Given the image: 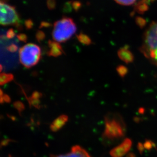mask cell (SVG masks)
Wrapping results in <instances>:
<instances>
[{
  "mask_svg": "<svg viewBox=\"0 0 157 157\" xmlns=\"http://www.w3.org/2000/svg\"><path fill=\"white\" fill-rule=\"evenodd\" d=\"M117 72L121 76H124L126 74V68L123 66H120L117 69Z\"/></svg>",
  "mask_w": 157,
  "mask_h": 157,
  "instance_id": "obj_27",
  "label": "cell"
},
{
  "mask_svg": "<svg viewBox=\"0 0 157 157\" xmlns=\"http://www.w3.org/2000/svg\"><path fill=\"white\" fill-rule=\"evenodd\" d=\"M36 38L37 39V41L40 43L41 42L44 40L45 38V34L43 31L41 30H38L36 34Z\"/></svg>",
  "mask_w": 157,
  "mask_h": 157,
  "instance_id": "obj_18",
  "label": "cell"
},
{
  "mask_svg": "<svg viewBox=\"0 0 157 157\" xmlns=\"http://www.w3.org/2000/svg\"><path fill=\"white\" fill-rule=\"evenodd\" d=\"M117 54L119 58L126 63H130L133 61V55L127 46L121 48Z\"/></svg>",
  "mask_w": 157,
  "mask_h": 157,
  "instance_id": "obj_10",
  "label": "cell"
},
{
  "mask_svg": "<svg viewBox=\"0 0 157 157\" xmlns=\"http://www.w3.org/2000/svg\"><path fill=\"white\" fill-rule=\"evenodd\" d=\"M41 56V48L34 43L27 44L19 49V61L27 68H30L37 65Z\"/></svg>",
  "mask_w": 157,
  "mask_h": 157,
  "instance_id": "obj_4",
  "label": "cell"
},
{
  "mask_svg": "<svg viewBox=\"0 0 157 157\" xmlns=\"http://www.w3.org/2000/svg\"><path fill=\"white\" fill-rule=\"evenodd\" d=\"M105 129L103 139L106 142H116L124 136L126 124L120 114L117 113H109L104 117Z\"/></svg>",
  "mask_w": 157,
  "mask_h": 157,
  "instance_id": "obj_1",
  "label": "cell"
},
{
  "mask_svg": "<svg viewBox=\"0 0 157 157\" xmlns=\"http://www.w3.org/2000/svg\"><path fill=\"white\" fill-rule=\"evenodd\" d=\"M15 142V141L13 140H11V139H4V140H3L1 141V144H0L1 147L2 148V147H6L10 142Z\"/></svg>",
  "mask_w": 157,
  "mask_h": 157,
  "instance_id": "obj_22",
  "label": "cell"
},
{
  "mask_svg": "<svg viewBox=\"0 0 157 157\" xmlns=\"http://www.w3.org/2000/svg\"><path fill=\"white\" fill-rule=\"evenodd\" d=\"M47 5L49 10H53L56 8V3L55 0H48L47 1Z\"/></svg>",
  "mask_w": 157,
  "mask_h": 157,
  "instance_id": "obj_20",
  "label": "cell"
},
{
  "mask_svg": "<svg viewBox=\"0 0 157 157\" xmlns=\"http://www.w3.org/2000/svg\"><path fill=\"white\" fill-rule=\"evenodd\" d=\"M14 76L11 73H1L0 75V85H3L8 83L13 80Z\"/></svg>",
  "mask_w": 157,
  "mask_h": 157,
  "instance_id": "obj_11",
  "label": "cell"
},
{
  "mask_svg": "<svg viewBox=\"0 0 157 157\" xmlns=\"http://www.w3.org/2000/svg\"><path fill=\"white\" fill-rule=\"evenodd\" d=\"M27 99L28 100L29 103L30 105H32L33 106L35 107L37 109H40L41 108V101L40 99H35L32 98L31 97H30L29 98H27Z\"/></svg>",
  "mask_w": 157,
  "mask_h": 157,
  "instance_id": "obj_13",
  "label": "cell"
},
{
  "mask_svg": "<svg viewBox=\"0 0 157 157\" xmlns=\"http://www.w3.org/2000/svg\"><path fill=\"white\" fill-rule=\"evenodd\" d=\"M7 51L10 52H15L17 51L18 47L15 44H11L6 48Z\"/></svg>",
  "mask_w": 157,
  "mask_h": 157,
  "instance_id": "obj_21",
  "label": "cell"
},
{
  "mask_svg": "<svg viewBox=\"0 0 157 157\" xmlns=\"http://www.w3.org/2000/svg\"><path fill=\"white\" fill-rule=\"evenodd\" d=\"M52 25L49 22H46V21H42V22L40 24V27L39 28H48V27H51Z\"/></svg>",
  "mask_w": 157,
  "mask_h": 157,
  "instance_id": "obj_28",
  "label": "cell"
},
{
  "mask_svg": "<svg viewBox=\"0 0 157 157\" xmlns=\"http://www.w3.org/2000/svg\"><path fill=\"white\" fill-rule=\"evenodd\" d=\"M137 148H138V151H139L140 154L143 153L144 149L143 144H142V143H141V142H139V143H138V145H137Z\"/></svg>",
  "mask_w": 157,
  "mask_h": 157,
  "instance_id": "obj_29",
  "label": "cell"
},
{
  "mask_svg": "<svg viewBox=\"0 0 157 157\" xmlns=\"http://www.w3.org/2000/svg\"><path fill=\"white\" fill-rule=\"evenodd\" d=\"M68 121V117L62 114L53 121L50 126V129L52 132H57L66 124Z\"/></svg>",
  "mask_w": 157,
  "mask_h": 157,
  "instance_id": "obj_9",
  "label": "cell"
},
{
  "mask_svg": "<svg viewBox=\"0 0 157 157\" xmlns=\"http://www.w3.org/2000/svg\"><path fill=\"white\" fill-rule=\"evenodd\" d=\"M32 98L35 99H40V98L42 97V94L38 91H35L33 92L31 95Z\"/></svg>",
  "mask_w": 157,
  "mask_h": 157,
  "instance_id": "obj_26",
  "label": "cell"
},
{
  "mask_svg": "<svg viewBox=\"0 0 157 157\" xmlns=\"http://www.w3.org/2000/svg\"><path fill=\"white\" fill-rule=\"evenodd\" d=\"M77 38L82 44L90 45L92 44V40L90 38L83 33H80L79 34L77 35Z\"/></svg>",
  "mask_w": 157,
  "mask_h": 157,
  "instance_id": "obj_12",
  "label": "cell"
},
{
  "mask_svg": "<svg viewBox=\"0 0 157 157\" xmlns=\"http://www.w3.org/2000/svg\"><path fill=\"white\" fill-rule=\"evenodd\" d=\"M15 36V32L13 29H10L6 33V37L8 39L13 38Z\"/></svg>",
  "mask_w": 157,
  "mask_h": 157,
  "instance_id": "obj_24",
  "label": "cell"
},
{
  "mask_svg": "<svg viewBox=\"0 0 157 157\" xmlns=\"http://www.w3.org/2000/svg\"><path fill=\"white\" fill-rule=\"evenodd\" d=\"M141 49L147 58L157 65V22H153L147 29Z\"/></svg>",
  "mask_w": 157,
  "mask_h": 157,
  "instance_id": "obj_3",
  "label": "cell"
},
{
  "mask_svg": "<svg viewBox=\"0 0 157 157\" xmlns=\"http://www.w3.org/2000/svg\"><path fill=\"white\" fill-rule=\"evenodd\" d=\"M0 91H1V93H0V95H1V96H1V97H0V103L1 104H3L4 102L7 103H10L11 101L10 97L7 94H4L3 90L2 89L0 90Z\"/></svg>",
  "mask_w": 157,
  "mask_h": 157,
  "instance_id": "obj_15",
  "label": "cell"
},
{
  "mask_svg": "<svg viewBox=\"0 0 157 157\" xmlns=\"http://www.w3.org/2000/svg\"><path fill=\"white\" fill-rule=\"evenodd\" d=\"M136 157V155H135L134 153H129L127 155V157Z\"/></svg>",
  "mask_w": 157,
  "mask_h": 157,
  "instance_id": "obj_30",
  "label": "cell"
},
{
  "mask_svg": "<svg viewBox=\"0 0 157 157\" xmlns=\"http://www.w3.org/2000/svg\"><path fill=\"white\" fill-rule=\"evenodd\" d=\"M13 106L17 110L20 115L25 109V105L23 104V103L21 102V101H17L14 102L13 103Z\"/></svg>",
  "mask_w": 157,
  "mask_h": 157,
  "instance_id": "obj_14",
  "label": "cell"
},
{
  "mask_svg": "<svg viewBox=\"0 0 157 157\" xmlns=\"http://www.w3.org/2000/svg\"><path fill=\"white\" fill-rule=\"evenodd\" d=\"M132 145V141L130 138H126L123 142L115 147L110 151L112 157H123L129 152Z\"/></svg>",
  "mask_w": 157,
  "mask_h": 157,
  "instance_id": "obj_6",
  "label": "cell"
},
{
  "mask_svg": "<svg viewBox=\"0 0 157 157\" xmlns=\"http://www.w3.org/2000/svg\"><path fill=\"white\" fill-rule=\"evenodd\" d=\"M73 9L75 11H78L82 7V3L79 1H74L72 3Z\"/></svg>",
  "mask_w": 157,
  "mask_h": 157,
  "instance_id": "obj_19",
  "label": "cell"
},
{
  "mask_svg": "<svg viewBox=\"0 0 157 157\" xmlns=\"http://www.w3.org/2000/svg\"><path fill=\"white\" fill-rule=\"evenodd\" d=\"M48 44L49 48V51L48 52V56L58 57L64 53L62 47L58 42L49 40L48 41Z\"/></svg>",
  "mask_w": 157,
  "mask_h": 157,
  "instance_id": "obj_8",
  "label": "cell"
},
{
  "mask_svg": "<svg viewBox=\"0 0 157 157\" xmlns=\"http://www.w3.org/2000/svg\"><path fill=\"white\" fill-rule=\"evenodd\" d=\"M50 157H91L86 150L79 145L72 147L71 152L65 155H51Z\"/></svg>",
  "mask_w": 157,
  "mask_h": 157,
  "instance_id": "obj_7",
  "label": "cell"
},
{
  "mask_svg": "<svg viewBox=\"0 0 157 157\" xmlns=\"http://www.w3.org/2000/svg\"><path fill=\"white\" fill-rule=\"evenodd\" d=\"M25 25L27 30H30L33 27V21L31 19H27L25 21Z\"/></svg>",
  "mask_w": 157,
  "mask_h": 157,
  "instance_id": "obj_23",
  "label": "cell"
},
{
  "mask_svg": "<svg viewBox=\"0 0 157 157\" xmlns=\"http://www.w3.org/2000/svg\"><path fill=\"white\" fill-rule=\"evenodd\" d=\"M77 30L76 25L71 18L63 17L53 25L52 36L55 41L65 42L69 40Z\"/></svg>",
  "mask_w": 157,
  "mask_h": 157,
  "instance_id": "obj_2",
  "label": "cell"
},
{
  "mask_svg": "<svg viewBox=\"0 0 157 157\" xmlns=\"http://www.w3.org/2000/svg\"><path fill=\"white\" fill-rule=\"evenodd\" d=\"M0 13V23L1 25H14L18 30H22L21 19L15 7L1 2Z\"/></svg>",
  "mask_w": 157,
  "mask_h": 157,
  "instance_id": "obj_5",
  "label": "cell"
},
{
  "mask_svg": "<svg viewBox=\"0 0 157 157\" xmlns=\"http://www.w3.org/2000/svg\"><path fill=\"white\" fill-rule=\"evenodd\" d=\"M119 4L122 5L124 6H129L133 4L136 0H114Z\"/></svg>",
  "mask_w": 157,
  "mask_h": 157,
  "instance_id": "obj_17",
  "label": "cell"
},
{
  "mask_svg": "<svg viewBox=\"0 0 157 157\" xmlns=\"http://www.w3.org/2000/svg\"><path fill=\"white\" fill-rule=\"evenodd\" d=\"M144 149L147 150H151L153 148H156V145L154 142L150 140H146L143 144Z\"/></svg>",
  "mask_w": 157,
  "mask_h": 157,
  "instance_id": "obj_16",
  "label": "cell"
},
{
  "mask_svg": "<svg viewBox=\"0 0 157 157\" xmlns=\"http://www.w3.org/2000/svg\"><path fill=\"white\" fill-rule=\"evenodd\" d=\"M17 38L18 39L21 41L26 42L28 40V37L26 35L23 33H20L19 34L17 35Z\"/></svg>",
  "mask_w": 157,
  "mask_h": 157,
  "instance_id": "obj_25",
  "label": "cell"
}]
</instances>
